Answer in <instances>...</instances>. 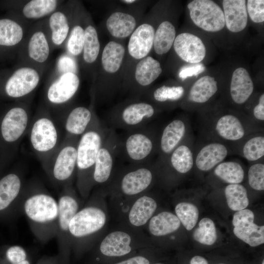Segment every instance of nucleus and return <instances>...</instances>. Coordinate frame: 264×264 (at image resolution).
<instances>
[{"mask_svg": "<svg viewBox=\"0 0 264 264\" xmlns=\"http://www.w3.org/2000/svg\"><path fill=\"white\" fill-rule=\"evenodd\" d=\"M126 52L123 41L111 40L101 51L93 91L94 100L107 101L122 89Z\"/></svg>", "mask_w": 264, "mask_h": 264, "instance_id": "1", "label": "nucleus"}, {"mask_svg": "<svg viewBox=\"0 0 264 264\" xmlns=\"http://www.w3.org/2000/svg\"><path fill=\"white\" fill-rule=\"evenodd\" d=\"M28 131L33 151L44 167L48 170L61 142L56 125L49 116L41 115L32 121Z\"/></svg>", "mask_w": 264, "mask_h": 264, "instance_id": "2", "label": "nucleus"}, {"mask_svg": "<svg viewBox=\"0 0 264 264\" xmlns=\"http://www.w3.org/2000/svg\"><path fill=\"white\" fill-rule=\"evenodd\" d=\"M107 129L96 115L87 131L80 137L77 147V169L80 184L93 180L95 161Z\"/></svg>", "mask_w": 264, "mask_h": 264, "instance_id": "3", "label": "nucleus"}, {"mask_svg": "<svg viewBox=\"0 0 264 264\" xmlns=\"http://www.w3.org/2000/svg\"><path fill=\"white\" fill-rule=\"evenodd\" d=\"M153 104L141 99L130 98L113 108L109 115L112 127L130 131L145 126L155 115Z\"/></svg>", "mask_w": 264, "mask_h": 264, "instance_id": "4", "label": "nucleus"}, {"mask_svg": "<svg viewBox=\"0 0 264 264\" xmlns=\"http://www.w3.org/2000/svg\"><path fill=\"white\" fill-rule=\"evenodd\" d=\"M156 28L149 16H145L129 38L123 68V89L135 65L149 55L153 49Z\"/></svg>", "mask_w": 264, "mask_h": 264, "instance_id": "5", "label": "nucleus"}, {"mask_svg": "<svg viewBox=\"0 0 264 264\" xmlns=\"http://www.w3.org/2000/svg\"><path fill=\"white\" fill-rule=\"evenodd\" d=\"M145 1L139 0L127 8L112 11L106 18L104 27L112 40L129 38L145 16Z\"/></svg>", "mask_w": 264, "mask_h": 264, "instance_id": "6", "label": "nucleus"}, {"mask_svg": "<svg viewBox=\"0 0 264 264\" xmlns=\"http://www.w3.org/2000/svg\"><path fill=\"white\" fill-rule=\"evenodd\" d=\"M156 143L154 135L146 126L127 131L119 142V153L133 164H144L153 154Z\"/></svg>", "mask_w": 264, "mask_h": 264, "instance_id": "7", "label": "nucleus"}, {"mask_svg": "<svg viewBox=\"0 0 264 264\" xmlns=\"http://www.w3.org/2000/svg\"><path fill=\"white\" fill-rule=\"evenodd\" d=\"M162 71L159 62L148 55L135 65L122 90L129 93L130 98L141 99Z\"/></svg>", "mask_w": 264, "mask_h": 264, "instance_id": "8", "label": "nucleus"}, {"mask_svg": "<svg viewBox=\"0 0 264 264\" xmlns=\"http://www.w3.org/2000/svg\"><path fill=\"white\" fill-rule=\"evenodd\" d=\"M79 136L68 134L55 153L49 167L53 177L58 181L69 179L77 169V147Z\"/></svg>", "mask_w": 264, "mask_h": 264, "instance_id": "9", "label": "nucleus"}, {"mask_svg": "<svg viewBox=\"0 0 264 264\" xmlns=\"http://www.w3.org/2000/svg\"><path fill=\"white\" fill-rule=\"evenodd\" d=\"M187 7L194 23L198 27L208 32H217L225 25L224 14L221 8L211 0H194Z\"/></svg>", "mask_w": 264, "mask_h": 264, "instance_id": "10", "label": "nucleus"}, {"mask_svg": "<svg viewBox=\"0 0 264 264\" xmlns=\"http://www.w3.org/2000/svg\"><path fill=\"white\" fill-rule=\"evenodd\" d=\"M119 138L112 129H107L99 149L93 174V180L98 183L106 182L110 178L114 160L119 153Z\"/></svg>", "mask_w": 264, "mask_h": 264, "instance_id": "11", "label": "nucleus"}, {"mask_svg": "<svg viewBox=\"0 0 264 264\" xmlns=\"http://www.w3.org/2000/svg\"><path fill=\"white\" fill-rule=\"evenodd\" d=\"M30 123L29 115L24 108L17 107L11 109L1 123L2 139L7 143L17 144L28 131Z\"/></svg>", "mask_w": 264, "mask_h": 264, "instance_id": "12", "label": "nucleus"}, {"mask_svg": "<svg viewBox=\"0 0 264 264\" xmlns=\"http://www.w3.org/2000/svg\"><path fill=\"white\" fill-rule=\"evenodd\" d=\"M106 220V215L101 209L87 207L75 215L69 222L68 230L75 237H84L101 229Z\"/></svg>", "mask_w": 264, "mask_h": 264, "instance_id": "13", "label": "nucleus"}, {"mask_svg": "<svg viewBox=\"0 0 264 264\" xmlns=\"http://www.w3.org/2000/svg\"><path fill=\"white\" fill-rule=\"evenodd\" d=\"M24 208L28 218L36 222H48L58 217V203L52 197L44 194H36L29 198Z\"/></svg>", "mask_w": 264, "mask_h": 264, "instance_id": "14", "label": "nucleus"}, {"mask_svg": "<svg viewBox=\"0 0 264 264\" xmlns=\"http://www.w3.org/2000/svg\"><path fill=\"white\" fill-rule=\"evenodd\" d=\"M134 167L123 174L119 180L118 187L124 195L133 196L146 190L151 184L152 171L145 163L134 164Z\"/></svg>", "mask_w": 264, "mask_h": 264, "instance_id": "15", "label": "nucleus"}, {"mask_svg": "<svg viewBox=\"0 0 264 264\" xmlns=\"http://www.w3.org/2000/svg\"><path fill=\"white\" fill-rule=\"evenodd\" d=\"M173 46L178 56L189 63H199L206 55V48L201 40L189 33L176 36Z\"/></svg>", "mask_w": 264, "mask_h": 264, "instance_id": "16", "label": "nucleus"}, {"mask_svg": "<svg viewBox=\"0 0 264 264\" xmlns=\"http://www.w3.org/2000/svg\"><path fill=\"white\" fill-rule=\"evenodd\" d=\"M40 80L38 73L30 67H22L17 70L5 85L7 94L13 98L24 96L33 91Z\"/></svg>", "mask_w": 264, "mask_h": 264, "instance_id": "17", "label": "nucleus"}, {"mask_svg": "<svg viewBox=\"0 0 264 264\" xmlns=\"http://www.w3.org/2000/svg\"><path fill=\"white\" fill-rule=\"evenodd\" d=\"M80 81L75 73L63 74L49 87L47 97L54 104H62L70 100L76 94Z\"/></svg>", "mask_w": 264, "mask_h": 264, "instance_id": "18", "label": "nucleus"}, {"mask_svg": "<svg viewBox=\"0 0 264 264\" xmlns=\"http://www.w3.org/2000/svg\"><path fill=\"white\" fill-rule=\"evenodd\" d=\"M96 115L93 106L90 108L84 106L73 108L64 120L66 134L80 137L87 131Z\"/></svg>", "mask_w": 264, "mask_h": 264, "instance_id": "19", "label": "nucleus"}, {"mask_svg": "<svg viewBox=\"0 0 264 264\" xmlns=\"http://www.w3.org/2000/svg\"><path fill=\"white\" fill-rule=\"evenodd\" d=\"M225 24L232 32H239L247 23L246 0H224L222 1Z\"/></svg>", "mask_w": 264, "mask_h": 264, "instance_id": "20", "label": "nucleus"}, {"mask_svg": "<svg viewBox=\"0 0 264 264\" xmlns=\"http://www.w3.org/2000/svg\"><path fill=\"white\" fill-rule=\"evenodd\" d=\"M185 131V123L180 119H175L165 126L158 143L160 153L163 159L178 145L184 136Z\"/></svg>", "mask_w": 264, "mask_h": 264, "instance_id": "21", "label": "nucleus"}, {"mask_svg": "<svg viewBox=\"0 0 264 264\" xmlns=\"http://www.w3.org/2000/svg\"><path fill=\"white\" fill-rule=\"evenodd\" d=\"M254 89L253 81L248 71L243 67L236 69L232 74L230 83V94L237 104L245 102Z\"/></svg>", "mask_w": 264, "mask_h": 264, "instance_id": "22", "label": "nucleus"}, {"mask_svg": "<svg viewBox=\"0 0 264 264\" xmlns=\"http://www.w3.org/2000/svg\"><path fill=\"white\" fill-rule=\"evenodd\" d=\"M131 238L129 234L120 231L112 232L108 234L101 243V253L109 257L121 256L129 253Z\"/></svg>", "mask_w": 264, "mask_h": 264, "instance_id": "23", "label": "nucleus"}, {"mask_svg": "<svg viewBox=\"0 0 264 264\" xmlns=\"http://www.w3.org/2000/svg\"><path fill=\"white\" fill-rule=\"evenodd\" d=\"M227 154V149L223 144L210 143L198 152L196 159V165L201 171H209L222 162Z\"/></svg>", "mask_w": 264, "mask_h": 264, "instance_id": "24", "label": "nucleus"}, {"mask_svg": "<svg viewBox=\"0 0 264 264\" xmlns=\"http://www.w3.org/2000/svg\"><path fill=\"white\" fill-rule=\"evenodd\" d=\"M176 37L174 25L168 20L161 22L156 28L153 49L156 54L164 55L171 49Z\"/></svg>", "mask_w": 264, "mask_h": 264, "instance_id": "25", "label": "nucleus"}, {"mask_svg": "<svg viewBox=\"0 0 264 264\" xmlns=\"http://www.w3.org/2000/svg\"><path fill=\"white\" fill-rule=\"evenodd\" d=\"M157 207L156 201L152 198L143 196L138 198L132 207L129 219L135 226L145 224L151 218Z\"/></svg>", "mask_w": 264, "mask_h": 264, "instance_id": "26", "label": "nucleus"}, {"mask_svg": "<svg viewBox=\"0 0 264 264\" xmlns=\"http://www.w3.org/2000/svg\"><path fill=\"white\" fill-rule=\"evenodd\" d=\"M177 216L168 212H162L154 216L150 220L149 229L155 236H162L176 231L180 226Z\"/></svg>", "mask_w": 264, "mask_h": 264, "instance_id": "27", "label": "nucleus"}, {"mask_svg": "<svg viewBox=\"0 0 264 264\" xmlns=\"http://www.w3.org/2000/svg\"><path fill=\"white\" fill-rule=\"evenodd\" d=\"M184 93V89L182 86L163 85L153 90L149 89L142 97L150 103L163 104L177 101Z\"/></svg>", "mask_w": 264, "mask_h": 264, "instance_id": "28", "label": "nucleus"}, {"mask_svg": "<svg viewBox=\"0 0 264 264\" xmlns=\"http://www.w3.org/2000/svg\"><path fill=\"white\" fill-rule=\"evenodd\" d=\"M84 62L93 65L99 61L101 54L100 43L97 30L92 24H88L85 30V41L83 49Z\"/></svg>", "mask_w": 264, "mask_h": 264, "instance_id": "29", "label": "nucleus"}, {"mask_svg": "<svg viewBox=\"0 0 264 264\" xmlns=\"http://www.w3.org/2000/svg\"><path fill=\"white\" fill-rule=\"evenodd\" d=\"M217 90L215 79L210 76H205L198 80L192 86L188 99L193 102L203 103L208 101Z\"/></svg>", "mask_w": 264, "mask_h": 264, "instance_id": "30", "label": "nucleus"}, {"mask_svg": "<svg viewBox=\"0 0 264 264\" xmlns=\"http://www.w3.org/2000/svg\"><path fill=\"white\" fill-rule=\"evenodd\" d=\"M216 130L220 136L228 140H238L244 135L242 123L237 117L231 114L223 115L218 120Z\"/></svg>", "mask_w": 264, "mask_h": 264, "instance_id": "31", "label": "nucleus"}, {"mask_svg": "<svg viewBox=\"0 0 264 264\" xmlns=\"http://www.w3.org/2000/svg\"><path fill=\"white\" fill-rule=\"evenodd\" d=\"M22 186L19 176L8 174L0 180V210L6 208L18 196Z\"/></svg>", "mask_w": 264, "mask_h": 264, "instance_id": "32", "label": "nucleus"}, {"mask_svg": "<svg viewBox=\"0 0 264 264\" xmlns=\"http://www.w3.org/2000/svg\"><path fill=\"white\" fill-rule=\"evenodd\" d=\"M167 157L171 166L179 173H186L193 166V154L186 145H178Z\"/></svg>", "mask_w": 264, "mask_h": 264, "instance_id": "33", "label": "nucleus"}, {"mask_svg": "<svg viewBox=\"0 0 264 264\" xmlns=\"http://www.w3.org/2000/svg\"><path fill=\"white\" fill-rule=\"evenodd\" d=\"M22 27L15 21L4 19L0 20V45L12 46L22 38Z\"/></svg>", "mask_w": 264, "mask_h": 264, "instance_id": "34", "label": "nucleus"}, {"mask_svg": "<svg viewBox=\"0 0 264 264\" xmlns=\"http://www.w3.org/2000/svg\"><path fill=\"white\" fill-rule=\"evenodd\" d=\"M225 196L228 207L233 211L246 208L249 204L247 191L240 184H230L225 189Z\"/></svg>", "mask_w": 264, "mask_h": 264, "instance_id": "35", "label": "nucleus"}, {"mask_svg": "<svg viewBox=\"0 0 264 264\" xmlns=\"http://www.w3.org/2000/svg\"><path fill=\"white\" fill-rule=\"evenodd\" d=\"M78 209V203L71 196L64 195L60 198L58 203V217L62 230L65 231L68 230L69 222L77 213Z\"/></svg>", "mask_w": 264, "mask_h": 264, "instance_id": "36", "label": "nucleus"}, {"mask_svg": "<svg viewBox=\"0 0 264 264\" xmlns=\"http://www.w3.org/2000/svg\"><path fill=\"white\" fill-rule=\"evenodd\" d=\"M215 174L230 184H239L244 178V171L240 164L228 161L220 163L214 170Z\"/></svg>", "mask_w": 264, "mask_h": 264, "instance_id": "37", "label": "nucleus"}, {"mask_svg": "<svg viewBox=\"0 0 264 264\" xmlns=\"http://www.w3.org/2000/svg\"><path fill=\"white\" fill-rule=\"evenodd\" d=\"M28 50L29 57L38 62L43 63L47 60L49 48L42 32H36L32 36L29 42Z\"/></svg>", "mask_w": 264, "mask_h": 264, "instance_id": "38", "label": "nucleus"}, {"mask_svg": "<svg viewBox=\"0 0 264 264\" xmlns=\"http://www.w3.org/2000/svg\"><path fill=\"white\" fill-rule=\"evenodd\" d=\"M235 235L250 246L255 247L264 243V226L253 223L249 226L234 227Z\"/></svg>", "mask_w": 264, "mask_h": 264, "instance_id": "39", "label": "nucleus"}, {"mask_svg": "<svg viewBox=\"0 0 264 264\" xmlns=\"http://www.w3.org/2000/svg\"><path fill=\"white\" fill-rule=\"evenodd\" d=\"M55 0H33L26 4L22 10L24 16L28 19H38L45 16L56 8Z\"/></svg>", "mask_w": 264, "mask_h": 264, "instance_id": "40", "label": "nucleus"}, {"mask_svg": "<svg viewBox=\"0 0 264 264\" xmlns=\"http://www.w3.org/2000/svg\"><path fill=\"white\" fill-rule=\"evenodd\" d=\"M49 26L53 43L56 45L62 44L67 37L69 29L66 15L60 12L54 13L50 17Z\"/></svg>", "mask_w": 264, "mask_h": 264, "instance_id": "41", "label": "nucleus"}, {"mask_svg": "<svg viewBox=\"0 0 264 264\" xmlns=\"http://www.w3.org/2000/svg\"><path fill=\"white\" fill-rule=\"evenodd\" d=\"M193 236L194 240L200 243L212 245L217 238L214 222L209 218L201 219L198 227L194 231Z\"/></svg>", "mask_w": 264, "mask_h": 264, "instance_id": "42", "label": "nucleus"}, {"mask_svg": "<svg viewBox=\"0 0 264 264\" xmlns=\"http://www.w3.org/2000/svg\"><path fill=\"white\" fill-rule=\"evenodd\" d=\"M177 217L187 230H191L196 225L198 218V208L189 202H180L175 207Z\"/></svg>", "mask_w": 264, "mask_h": 264, "instance_id": "43", "label": "nucleus"}, {"mask_svg": "<svg viewBox=\"0 0 264 264\" xmlns=\"http://www.w3.org/2000/svg\"><path fill=\"white\" fill-rule=\"evenodd\" d=\"M242 152L244 157L251 161H256L264 155V137L255 136L248 140L244 144Z\"/></svg>", "mask_w": 264, "mask_h": 264, "instance_id": "44", "label": "nucleus"}, {"mask_svg": "<svg viewBox=\"0 0 264 264\" xmlns=\"http://www.w3.org/2000/svg\"><path fill=\"white\" fill-rule=\"evenodd\" d=\"M85 28L80 24H76L71 31L67 43V48L68 52L74 56L82 53Z\"/></svg>", "mask_w": 264, "mask_h": 264, "instance_id": "45", "label": "nucleus"}, {"mask_svg": "<svg viewBox=\"0 0 264 264\" xmlns=\"http://www.w3.org/2000/svg\"><path fill=\"white\" fill-rule=\"evenodd\" d=\"M248 182L250 187L256 190L264 189V165L257 163L252 165L248 172Z\"/></svg>", "mask_w": 264, "mask_h": 264, "instance_id": "46", "label": "nucleus"}, {"mask_svg": "<svg viewBox=\"0 0 264 264\" xmlns=\"http://www.w3.org/2000/svg\"><path fill=\"white\" fill-rule=\"evenodd\" d=\"M247 11L251 20L255 23L264 21V0H248Z\"/></svg>", "mask_w": 264, "mask_h": 264, "instance_id": "47", "label": "nucleus"}, {"mask_svg": "<svg viewBox=\"0 0 264 264\" xmlns=\"http://www.w3.org/2000/svg\"><path fill=\"white\" fill-rule=\"evenodd\" d=\"M254 214L249 209L237 211L234 215L232 223L234 227H243L250 225L254 223Z\"/></svg>", "mask_w": 264, "mask_h": 264, "instance_id": "48", "label": "nucleus"}, {"mask_svg": "<svg viewBox=\"0 0 264 264\" xmlns=\"http://www.w3.org/2000/svg\"><path fill=\"white\" fill-rule=\"evenodd\" d=\"M6 256L11 264H30L26 260V253L20 246H12L6 251Z\"/></svg>", "mask_w": 264, "mask_h": 264, "instance_id": "49", "label": "nucleus"}, {"mask_svg": "<svg viewBox=\"0 0 264 264\" xmlns=\"http://www.w3.org/2000/svg\"><path fill=\"white\" fill-rule=\"evenodd\" d=\"M183 66L180 68L178 76L182 80L189 77L197 76L203 72L205 69V67L202 64L198 63Z\"/></svg>", "mask_w": 264, "mask_h": 264, "instance_id": "50", "label": "nucleus"}, {"mask_svg": "<svg viewBox=\"0 0 264 264\" xmlns=\"http://www.w3.org/2000/svg\"><path fill=\"white\" fill-rule=\"evenodd\" d=\"M58 67L59 71L63 74L66 73H76L77 66L73 58L65 55L62 56L58 63Z\"/></svg>", "mask_w": 264, "mask_h": 264, "instance_id": "51", "label": "nucleus"}, {"mask_svg": "<svg viewBox=\"0 0 264 264\" xmlns=\"http://www.w3.org/2000/svg\"><path fill=\"white\" fill-rule=\"evenodd\" d=\"M254 117L260 120H264V94L263 93L259 101V103L254 107L253 110Z\"/></svg>", "mask_w": 264, "mask_h": 264, "instance_id": "52", "label": "nucleus"}, {"mask_svg": "<svg viewBox=\"0 0 264 264\" xmlns=\"http://www.w3.org/2000/svg\"><path fill=\"white\" fill-rule=\"evenodd\" d=\"M149 260L146 258L138 256H135L125 261L121 262L116 264H149Z\"/></svg>", "mask_w": 264, "mask_h": 264, "instance_id": "53", "label": "nucleus"}, {"mask_svg": "<svg viewBox=\"0 0 264 264\" xmlns=\"http://www.w3.org/2000/svg\"><path fill=\"white\" fill-rule=\"evenodd\" d=\"M190 264H208L207 260L200 256H195L192 258Z\"/></svg>", "mask_w": 264, "mask_h": 264, "instance_id": "54", "label": "nucleus"}, {"mask_svg": "<svg viewBox=\"0 0 264 264\" xmlns=\"http://www.w3.org/2000/svg\"><path fill=\"white\" fill-rule=\"evenodd\" d=\"M138 1L136 0H120V2L127 6H131L137 3Z\"/></svg>", "mask_w": 264, "mask_h": 264, "instance_id": "55", "label": "nucleus"}, {"mask_svg": "<svg viewBox=\"0 0 264 264\" xmlns=\"http://www.w3.org/2000/svg\"><path fill=\"white\" fill-rule=\"evenodd\" d=\"M262 264H264V260H263Z\"/></svg>", "mask_w": 264, "mask_h": 264, "instance_id": "56", "label": "nucleus"}, {"mask_svg": "<svg viewBox=\"0 0 264 264\" xmlns=\"http://www.w3.org/2000/svg\"><path fill=\"white\" fill-rule=\"evenodd\" d=\"M162 264V263H156V264Z\"/></svg>", "mask_w": 264, "mask_h": 264, "instance_id": "57", "label": "nucleus"}, {"mask_svg": "<svg viewBox=\"0 0 264 264\" xmlns=\"http://www.w3.org/2000/svg\"><path fill=\"white\" fill-rule=\"evenodd\" d=\"M223 264V263H220V264Z\"/></svg>", "mask_w": 264, "mask_h": 264, "instance_id": "58", "label": "nucleus"}]
</instances>
